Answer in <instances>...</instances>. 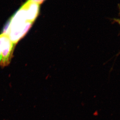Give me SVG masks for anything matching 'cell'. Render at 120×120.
<instances>
[{"label":"cell","mask_w":120,"mask_h":120,"mask_svg":"<svg viewBox=\"0 0 120 120\" xmlns=\"http://www.w3.org/2000/svg\"><path fill=\"white\" fill-rule=\"evenodd\" d=\"M30 0L40 5L42 3H43V2H44L45 0Z\"/></svg>","instance_id":"obj_3"},{"label":"cell","mask_w":120,"mask_h":120,"mask_svg":"<svg viewBox=\"0 0 120 120\" xmlns=\"http://www.w3.org/2000/svg\"><path fill=\"white\" fill-rule=\"evenodd\" d=\"M23 6L11 19L2 33L7 35L15 45L30 30L33 24Z\"/></svg>","instance_id":"obj_1"},{"label":"cell","mask_w":120,"mask_h":120,"mask_svg":"<svg viewBox=\"0 0 120 120\" xmlns=\"http://www.w3.org/2000/svg\"><path fill=\"white\" fill-rule=\"evenodd\" d=\"M15 45L8 35L3 33L0 34V50L2 56L0 65L2 67L8 66L10 63Z\"/></svg>","instance_id":"obj_2"},{"label":"cell","mask_w":120,"mask_h":120,"mask_svg":"<svg viewBox=\"0 0 120 120\" xmlns=\"http://www.w3.org/2000/svg\"><path fill=\"white\" fill-rule=\"evenodd\" d=\"M2 60V54H1V51L0 50V64H1Z\"/></svg>","instance_id":"obj_5"},{"label":"cell","mask_w":120,"mask_h":120,"mask_svg":"<svg viewBox=\"0 0 120 120\" xmlns=\"http://www.w3.org/2000/svg\"><path fill=\"white\" fill-rule=\"evenodd\" d=\"M114 20L115 21V22H116V23H117L118 24H119V26H120V19H115Z\"/></svg>","instance_id":"obj_4"}]
</instances>
